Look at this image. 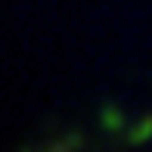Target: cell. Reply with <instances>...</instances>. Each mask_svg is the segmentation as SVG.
Listing matches in <instances>:
<instances>
[{"instance_id": "cell-1", "label": "cell", "mask_w": 152, "mask_h": 152, "mask_svg": "<svg viewBox=\"0 0 152 152\" xmlns=\"http://www.w3.org/2000/svg\"><path fill=\"white\" fill-rule=\"evenodd\" d=\"M152 140V115H143L137 124L127 127V146H143Z\"/></svg>"}, {"instance_id": "cell-2", "label": "cell", "mask_w": 152, "mask_h": 152, "mask_svg": "<svg viewBox=\"0 0 152 152\" xmlns=\"http://www.w3.org/2000/svg\"><path fill=\"white\" fill-rule=\"evenodd\" d=\"M124 112L118 106H112V102H106V106L99 109V124H102V130H112V134H118V130H124Z\"/></svg>"}]
</instances>
